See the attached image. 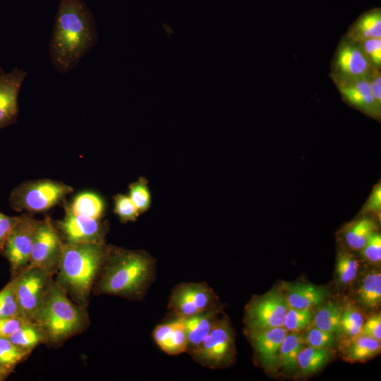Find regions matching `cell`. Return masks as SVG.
<instances>
[{"mask_svg":"<svg viewBox=\"0 0 381 381\" xmlns=\"http://www.w3.org/2000/svg\"><path fill=\"white\" fill-rule=\"evenodd\" d=\"M97 40L94 16L83 0H60L49 53L55 69L74 68Z\"/></svg>","mask_w":381,"mask_h":381,"instance_id":"6da1fadb","label":"cell"},{"mask_svg":"<svg viewBox=\"0 0 381 381\" xmlns=\"http://www.w3.org/2000/svg\"><path fill=\"white\" fill-rule=\"evenodd\" d=\"M155 260L145 251L108 248L98 274L96 291L140 299L155 279Z\"/></svg>","mask_w":381,"mask_h":381,"instance_id":"7a4b0ae2","label":"cell"},{"mask_svg":"<svg viewBox=\"0 0 381 381\" xmlns=\"http://www.w3.org/2000/svg\"><path fill=\"white\" fill-rule=\"evenodd\" d=\"M107 250L104 242L63 243L56 284L79 303H85Z\"/></svg>","mask_w":381,"mask_h":381,"instance_id":"3957f363","label":"cell"},{"mask_svg":"<svg viewBox=\"0 0 381 381\" xmlns=\"http://www.w3.org/2000/svg\"><path fill=\"white\" fill-rule=\"evenodd\" d=\"M32 321L40 328L44 340L58 343L79 332L84 327L85 317L82 309L69 300L65 291L50 282Z\"/></svg>","mask_w":381,"mask_h":381,"instance_id":"277c9868","label":"cell"},{"mask_svg":"<svg viewBox=\"0 0 381 381\" xmlns=\"http://www.w3.org/2000/svg\"><path fill=\"white\" fill-rule=\"evenodd\" d=\"M73 188L61 182L49 179L27 181L10 194L11 207L18 212H42L61 201Z\"/></svg>","mask_w":381,"mask_h":381,"instance_id":"5b68a950","label":"cell"},{"mask_svg":"<svg viewBox=\"0 0 381 381\" xmlns=\"http://www.w3.org/2000/svg\"><path fill=\"white\" fill-rule=\"evenodd\" d=\"M188 353L200 365L213 369L232 362L235 356L234 336L228 318L221 315L200 345Z\"/></svg>","mask_w":381,"mask_h":381,"instance_id":"8992f818","label":"cell"},{"mask_svg":"<svg viewBox=\"0 0 381 381\" xmlns=\"http://www.w3.org/2000/svg\"><path fill=\"white\" fill-rule=\"evenodd\" d=\"M168 310L178 318H188L220 308L217 295L205 282H183L169 296Z\"/></svg>","mask_w":381,"mask_h":381,"instance_id":"52a82bcc","label":"cell"},{"mask_svg":"<svg viewBox=\"0 0 381 381\" xmlns=\"http://www.w3.org/2000/svg\"><path fill=\"white\" fill-rule=\"evenodd\" d=\"M288 308L284 296L277 291L253 298L246 308L247 331L283 327Z\"/></svg>","mask_w":381,"mask_h":381,"instance_id":"ba28073f","label":"cell"},{"mask_svg":"<svg viewBox=\"0 0 381 381\" xmlns=\"http://www.w3.org/2000/svg\"><path fill=\"white\" fill-rule=\"evenodd\" d=\"M374 69L360 44L342 36L331 61L329 78L333 80L368 77Z\"/></svg>","mask_w":381,"mask_h":381,"instance_id":"9c48e42d","label":"cell"},{"mask_svg":"<svg viewBox=\"0 0 381 381\" xmlns=\"http://www.w3.org/2000/svg\"><path fill=\"white\" fill-rule=\"evenodd\" d=\"M50 274L35 267H26L13 279L21 315L32 321L40 308L50 283Z\"/></svg>","mask_w":381,"mask_h":381,"instance_id":"30bf717a","label":"cell"},{"mask_svg":"<svg viewBox=\"0 0 381 381\" xmlns=\"http://www.w3.org/2000/svg\"><path fill=\"white\" fill-rule=\"evenodd\" d=\"M39 222L29 214L20 215L5 243L2 253L13 274H18L28 265Z\"/></svg>","mask_w":381,"mask_h":381,"instance_id":"8fae6325","label":"cell"},{"mask_svg":"<svg viewBox=\"0 0 381 381\" xmlns=\"http://www.w3.org/2000/svg\"><path fill=\"white\" fill-rule=\"evenodd\" d=\"M63 243L49 218L40 221L30 261L27 267H35L50 274L58 269Z\"/></svg>","mask_w":381,"mask_h":381,"instance_id":"7c38bea8","label":"cell"},{"mask_svg":"<svg viewBox=\"0 0 381 381\" xmlns=\"http://www.w3.org/2000/svg\"><path fill=\"white\" fill-rule=\"evenodd\" d=\"M342 99L365 114L380 120V107L371 92L368 77L332 80Z\"/></svg>","mask_w":381,"mask_h":381,"instance_id":"4fadbf2b","label":"cell"},{"mask_svg":"<svg viewBox=\"0 0 381 381\" xmlns=\"http://www.w3.org/2000/svg\"><path fill=\"white\" fill-rule=\"evenodd\" d=\"M28 73L15 68L7 73L0 66V130L16 121L18 95Z\"/></svg>","mask_w":381,"mask_h":381,"instance_id":"5bb4252c","label":"cell"},{"mask_svg":"<svg viewBox=\"0 0 381 381\" xmlns=\"http://www.w3.org/2000/svg\"><path fill=\"white\" fill-rule=\"evenodd\" d=\"M99 220L66 211L64 218L58 222V227L67 243H103L106 229Z\"/></svg>","mask_w":381,"mask_h":381,"instance_id":"9a60e30c","label":"cell"},{"mask_svg":"<svg viewBox=\"0 0 381 381\" xmlns=\"http://www.w3.org/2000/svg\"><path fill=\"white\" fill-rule=\"evenodd\" d=\"M248 333L262 366L268 371L276 370L279 366L281 345L288 331L279 327Z\"/></svg>","mask_w":381,"mask_h":381,"instance_id":"2e32d148","label":"cell"},{"mask_svg":"<svg viewBox=\"0 0 381 381\" xmlns=\"http://www.w3.org/2000/svg\"><path fill=\"white\" fill-rule=\"evenodd\" d=\"M152 337L160 349L171 356L188 351L186 332L181 318L174 317L170 321L158 325Z\"/></svg>","mask_w":381,"mask_h":381,"instance_id":"e0dca14e","label":"cell"},{"mask_svg":"<svg viewBox=\"0 0 381 381\" xmlns=\"http://www.w3.org/2000/svg\"><path fill=\"white\" fill-rule=\"evenodd\" d=\"M221 314V308H217L190 317L181 318L187 335V353H190L200 345Z\"/></svg>","mask_w":381,"mask_h":381,"instance_id":"ac0fdd59","label":"cell"},{"mask_svg":"<svg viewBox=\"0 0 381 381\" xmlns=\"http://www.w3.org/2000/svg\"><path fill=\"white\" fill-rule=\"evenodd\" d=\"M284 297L290 307L310 309L322 303L327 295L326 289L308 283L286 285Z\"/></svg>","mask_w":381,"mask_h":381,"instance_id":"d6986e66","label":"cell"},{"mask_svg":"<svg viewBox=\"0 0 381 381\" xmlns=\"http://www.w3.org/2000/svg\"><path fill=\"white\" fill-rule=\"evenodd\" d=\"M357 42L381 38V8H373L361 13L344 35Z\"/></svg>","mask_w":381,"mask_h":381,"instance_id":"ffe728a7","label":"cell"},{"mask_svg":"<svg viewBox=\"0 0 381 381\" xmlns=\"http://www.w3.org/2000/svg\"><path fill=\"white\" fill-rule=\"evenodd\" d=\"M66 211L96 219H100L104 211V202L97 193L85 191L78 193L73 199Z\"/></svg>","mask_w":381,"mask_h":381,"instance_id":"44dd1931","label":"cell"},{"mask_svg":"<svg viewBox=\"0 0 381 381\" xmlns=\"http://www.w3.org/2000/svg\"><path fill=\"white\" fill-rule=\"evenodd\" d=\"M341 306L335 302H328L322 306L314 317L316 327L341 337L343 331L341 326Z\"/></svg>","mask_w":381,"mask_h":381,"instance_id":"7402d4cb","label":"cell"},{"mask_svg":"<svg viewBox=\"0 0 381 381\" xmlns=\"http://www.w3.org/2000/svg\"><path fill=\"white\" fill-rule=\"evenodd\" d=\"M347 344L346 357L351 361H362L372 358L380 351V341L370 337L360 334Z\"/></svg>","mask_w":381,"mask_h":381,"instance_id":"603a6c76","label":"cell"},{"mask_svg":"<svg viewBox=\"0 0 381 381\" xmlns=\"http://www.w3.org/2000/svg\"><path fill=\"white\" fill-rule=\"evenodd\" d=\"M358 301L365 308H374L381 301V273L373 271L363 278L358 291Z\"/></svg>","mask_w":381,"mask_h":381,"instance_id":"cb8c5ba5","label":"cell"},{"mask_svg":"<svg viewBox=\"0 0 381 381\" xmlns=\"http://www.w3.org/2000/svg\"><path fill=\"white\" fill-rule=\"evenodd\" d=\"M329 349L304 347L298 356V366L305 374H310L321 369L332 358Z\"/></svg>","mask_w":381,"mask_h":381,"instance_id":"d4e9b609","label":"cell"},{"mask_svg":"<svg viewBox=\"0 0 381 381\" xmlns=\"http://www.w3.org/2000/svg\"><path fill=\"white\" fill-rule=\"evenodd\" d=\"M303 338L297 332L288 334L284 337L279 351V366L288 371L298 367V356L303 348Z\"/></svg>","mask_w":381,"mask_h":381,"instance_id":"484cf974","label":"cell"},{"mask_svg":"<svg viewBox=\"0 0 381 381\" xmlns=\"http://www.w3.org/2000/svg\"><path fill=\"white\" fill-rule=\"evenodd\" d=\"M8 338L15 345L29 352L44 340L42 330L32 321L26 322Z\"/></svg>","mask_w":381,"mask_h":381,"instance_id":"4316f807","label":"cell"},{"mask_svg":"<svg viewBox=\"0 0 381 381\" xmlns=\"http://www.w3.org/2000/svg\"><path fill=\"white\" fill-rule=\"evenodd\" d=\"M30 352L15 345L8 337H0V365L11 371Z\"/></svg>","mask_w":381,"mask_h":381,"instance_id":"83f0119b","label":"cell"},{"mask_svg":"<svg viewBox=\"0 0 381 381\" xmlns=\"http://www.w3.org/2000/svg\"><path fill=\"white\" fill-rule=\"evenodd\" d=\"M358 267V262L352 254L340 252L336 263V275L339 284L346 285L352 282L357 276Z\"/></svg>","mask_w":381,"mask_h":381,"instance_id":"f1b7e54d","label":"cell"},{"mask_svg":"<svg viewBox=\"0 0 381 381\" xmlns=\"http://www.w3.org/2000/svg\"><path fill=\"white\" fill-rule=\"evenodd\" d=\"M375 229V224L369 219L356 222L346 234L347 244L354 250H361Z\"/></svg>","mask_w":381,"mask_h":381,"instance_id":"f546056e","label":"cell"},{"mask_svg":"<svg viewBox=\"0 0 381 381\" xmlns=\"http://www.w3.org/2000/svg\"><path fill=\"white\" fill-rule=\"evenodd\" d=\"M313 319V314L310 309H301L289 306L283 327L287 331L297 332L307 327Z\"/></svg>","mask_w":381,"mask_h":381,"instance_id":"4dcf8cb0","label":"cell"},{"mask_svg":"<svg viewBox=\"0 0 381 381\" xmlns=\"http://www.w3.org/2000/svg\"><path fill=\"white\" fill-rule=\"evenodd\" d=\"M364 320L362 314L352 305L341 309V326L343 333L350 337L361 334Z\"/></svg>","mask_w":381,"mask_h":381,"instance_id":"1f68e13d","label":"cell"},{"mask_svg":"<svg viewBox=\"0 0 381 381\" xmlns=\"http://www.w3.org/2000/svg\"><path fill=\"white\" fill-rule=\"evenodd\" d=\"M23 316L17 301L13 280L0 291V318Z\"/></svg>","mask_w":381,"mask_h":381,"instance_id":"d6a6232c","label":"cell"},{"mask_svg":"<svg viewBox=\"0 0 381 381\" xmlns=\"http://www.w3.org/2000/svg\"><path fill=\"white\" fill-rule=\"evenodd\" d=\"M129 198L140 214L147 211L151 205V195L145 179H139L129 186Z\"/></svg>","mask_w":381,"mask_h":381,"instance_id":"836d02e7","label":"cell"},{"mask_svg":"<svg viewBox=\"0 0 381 381\" xmlns=\"http://www.w3.org/2000/svg\"><path fill=\"white\" fill-rule=\"evenodd\" d=\"M114 212L122 222L135 221L140 213L128 195L118 194L114 196Z\"/></svg>","mask_w":381,"mask_h":381,"instance_id":"e575fe53","label":"cell"},{"mask_svg":"<svg viewBox=\"0 0 381 381\" xmlns=\"http://www.w3.org/2000/svg\"><path fill=\"white\" fill-rule=\"evenodd\" d=\"M303 338L304 343L308 346L318 349L332 348L335 345L337 341V337L334 335L316 327L308 330Z\"/></svg>","mask_w":381,"mask_h":381,"instance_id":"d590c367","label":"cell"},{"mask_svg":"<svg viewBox=\"0 0 381 381\" xmlns=\"http://www.w3.org/2000/svg\"><path fill=\"white\" fill-rule=\"evenodd\" d=\"M374 68L381 70V38H370L358 42Z\"/></svg>","mask_w":381,"mask_h":381,"instance_id":"8d00e7d4","label":"cell"},{"mask_svg":"<svg viewBox=\"0 0 381 381\" xmlns=\"http://www.w3.org/2000/svg\"><path fill=\"white\" fill-rule=\"evenodd\" d=\"M363 257L371 262L377 263L381 260V236L373 232L369 236L364 246L361 248Z\"/></svg>","mask_w":381,"mask_h":381,"instance_id":"74e56055","label":"cell"},{"mask_svg":"<svg viewBox=\"0 0 381 381\" xmlns=\"http://www.w3.org/2000/svg\"><path fill=\"white\" fill-rule=\"evenodd\" d=\"M28 321L23 316L0 318V337L8 338Z\"/></svg>","mask_w":381,"mask_h":381,"instance_id":"f35d334b","label":"cell"},{"mask_svg":"<svg viewBox=\"0 0 381 381\" xmlns=\"http://www.w3.org/2000/svg\"><path fill=\"white\" fill-rule=\"evenodd\" d=\"M20 216L10 217L0 212V253H2L5 243Z\"/></svg>","mask_w":381,"mask_h":381,"instance_id":"ab89813d","label":"cell"},{"mask_svg":"<svg viewBox=\"0 0 381 381\" xmlns=\"http://www.w3.org/2000/svg\"><path fill=\"white\" fill-rule=\"evenodd\" d=\"M361 334L380 341L381 316L380 313L372 315L365 323H363Z\"/></svg>","mask_w":381,"mask_h":381,"instance_id":"60d3db41","label":"cell"},{"mask_svg":"<svg viewBox=\"0 0 381 381\" xmlns=\"http://www.w3.org/2000/svg\"><path fill=\"white\" fill-rule=\"evenodd\" d=\"M371 92L377 103L381 107V70L375 68L368 76Z\"/></svg>","mask_w":381,"mask_h":381,"instance_id":"b9f144b4","label":"cell"},{"mask_svg":"<svg viewBox=\"0 0 381 381\" xmlns=\"http://www.w3.org/2000/svg\"><path fill=\"white\" fill-rule=\"evenodd\" d=\"M381 208V187L377 186L373 190L372 194L368 199V201L365 206L366 211L379 212Z\"/></svg>","mask_w":381,"mask_h":381,"instance_id":"7bdbcfd3","label":"cell"},{"mask_svg":"<svg viewBox=\"0 0 381 381\" xmlns=\"http://www.w3.org/2000/svg\"><path fill=\"white\" fill-rule=\"evenodd\" d=\"M10 373L8 370L0 365V380H2Z\"/></svg>","mask_w":381,"mask_h":381,"instance_id":"ee69618b","label":"cell"}]
</instances>
